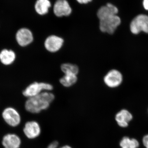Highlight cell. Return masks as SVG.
I'll use <instances>...</instances> for the list:
<instances>
[{"mask_svg":"<svg viewBox=\"0 0 148 148\" xmlns=\"http://www.w3.org/2000/svg\"><path fill=\"white\" fill-rule=\"evenodd\" d=\"M55 96L50 91H44L32 98H27L25 103L26 110L32 114L39 113L48 108Z\"/></svg>","mask_w":148,"mask_h":148,"instance_id":"cell-1","label":"cell"},{"mask_svg":"<svg viewBox=\"0 0 148 148\" xmlns=\"http://www.w3.org/2000/svg\"><path fill=\"white\" fill-rule=\"evenodd\" d=\"M53 89L52 85L48 83L35 82L30 84L22 91V94L27 98H32L44 91H50Z\"/></svg>","mask_w":148,"mask_h":148,"instance_id":"cell-2","label":"cell"},{"mask_svg":"<svg viewBox=\"0 0 148 148\" xmlns=\"http://www.w3.org/2000/svg\"><path fill=\"white\" fill-rule=\"evenodd\" d=\"M15 39L19 47L24 48L31 45L34 42V38L33 32L30 29L22 27L15 33Z\"/></svg>","mask_w":148,"mask_h":148,"instance_id":"cell-3","label":"cell"},{"mask_svg":"<svg viewBox=\"0 0 148 148\" xmlns=\"http://www.w3.org/2000/svg\"><path fill=\"white\" fill-rule=\"evenodd\" d=\"M121 23V19L118 15H114L99 21V29L103 33L112 34Z\"/></svg>","mask_w":148,"mask_h":148,"instance_id":"cell-4","label":"cell"},{"mask_svg":"<svg viewBox=\"0 0 148 148\" xmlns=\"http://www.w3.org/2000/svg\"><path fill=\"white\" fill-rule=\"evenodd\" d=\"M130 30L134 34H138L141 32L148 34V15L139 14L135 16L130 23Z\"/></svg>","mask_w":148,"mask_h":148,"instance_id":"cell-5","label":"cell"},{"mask_svg":"<svg viewBox=\"0 0 148 148\" xmlns=\"http://www.w3.org/2000/svg\"><path fill=\"white\" fill-rule=\"evenodd\" d=\"M2 116L4 121L11 127H16L21 123L20 114L16 109L12 107H8L5 109L2 114Z\"/></svg>","mask_w":148,"mask_h":148,"instance_id":"cell-6","label":"cell"},{"mask_svg":"<svg viewBox=\"0 0 148 148\" xmlns=\"http://www.w3.org/2000/svg\"><path fill=\"white\" fill-rule=\"evenodd\" d=\"M64 44V40L62 38L56 35H51L46 38L44 47L49 52L55 53L61 49Z\"/></svg>","mask_w":148,"mask_h":148,"instance_id":"cell-7","label":"cell"},{"mask_svg":"<svg viewBox=\"0 0 148 148\" xmlns=\"http://www.w3.org/2000/svg\"><path fill=\"white\" fill-rule=\"evenodd\" d=\"M53 12L58 17L69 16L72 12V9L67 0H56L53 7Z\"/></svg>","mask_w":148,"mask_h":148,"instance_id":"cell-8","label":"cell"},{"mask_svg":"<svg viewBox=\"0 0 148 148\" xmlns=\"http://www.w3.org/2000/svg\"><path fill=\"white\" fill-rule=\"evenodd\" d=\"M123 81L121 73L116 70H112L104 77V82L108 87L114 88L119 86Z\"/></svg>","mask_w":148,"mask_h":148,"instance_id":"cell-9","label":"cell"},{"mask_svg":"<svg viewBox=\"0 0 148 148\" xmlns=\"http://www.w3.org/2000/svg\"><path fill=\"white\" fill-rule=\"evenodd\" d=\"M119 9L116 6L111 3H108L99 8L97 11V16L100 21L117 15Z\"/></svg>","mask_w":148,"mask_h":148,"instance_id":"cell-10","label":"cell"},{"mask_svg":"<svg viewBox=\"0 0 148 148\" xmlns=\"http://www.w3.org/2000/svg\"><path fill=\"white\" fill-rule=\"evenodd\" d=\"M23 131L27 138L30 139H35L40 134V126L37 121H28L24 125Z\"/></svg>","mask_w":148,"mask_h":148,"instance_id":"cell-11","label":"cell"},{"mask_svg":"<svg viewBox=\"0 0 148 148\" xmlns=\"http://www.w3.org/2000/svg\"><path fill=\"white\" fill-rule=\"evenodd\" d=\"M16 59V52L12 49L4 48L0 51V63L3 66L12 65Z\"/></svg>","mask_w":148,"mask_h":148,"instance_id":"cell-12","label":"cell"},{"mask_svg":"<svg viewBox=\"0 0 148 148\" xmlns=\"http://www.w3.org/2000/svg\"><path fill=\"white\" fill-rule=\"evenodd\" d=\"M2 144L4 148H19L21 140L16 134L9 133L3 137Z\"/></svg>","mask_w":148,"mask_h":148,"instance_id":"cell-13","label":"cell"},{"mask_svg":"<svg viewBox=\"0 0 148 148\" xmlns=\"http://www.w3.org/2000/svg\"><path fill=\"white\" fill-rule=\"evenodd\" d=\"M132 119L131 114L126 110H122L117 113L116 121L120 127H125L128 126V123Z\"/></svg>","mask_w":148,"mask_h":148,"instance_id":"cell-14","label":"cell"},{"mask_svg":"<svg viewBox=\"0 0 148 148\" xmlns=\"http://www.w3.org/2000/svg\"><path fill=\"white\" fill-rule=\"evenodd\" d=\"M51 7L49 0H37L35 5V9L39 15H45L49 12Z\"/></svg>","mask_w":148,"mask_h":148,"instance_id":"cell-15","label":"cell"},{"mask_svg":"<svg viewBox=\"0 0 148 148\" xmlns=\"http://www.w3.org/2000/svg\"><path fill=\"white\" fill-rule=\"evenodd\" d=\"M77 81V75L74 74H64L60 79V82L63 86L70 87L75 84Z\"/></svg>","mask_w":148,"mask_h":148,"instance_id":"cell-16","label":"cell"},{"mask_svg":"<svg viewBox=\"0 0 148 148\" xmlns=\"http://www.w3.org/2000/svg\"><path fill=\"white\" fill-rule=\"evenodd\" d=\"M120 146L121 148H137L139 147V143L136 139L125 137L121 141Z\"/></svg>","mask_w":148,"mask_h":148,"instance_id":"cell-17","label":"cell"},{"mask_svg":"<svg viewBox=\"0 0 148 148\" xmlns=\"http://www.w3.org/2000/svg\"><path fill=\"white\" fill-rule=\"evenodd\" d=\"M61 69L64 74H74L77 75L79 71V69L77 65L70 63L62 64L61 66Z\"/></svg>","mask_w":148,"mask_h":148,"instance_id":"cell-18","label":"cell"},{"mask_svg":"<svg viewBox=\"0 0 148 148\" xmlns=\"http://www.w3.org/2000/svg\"><path fill=\"white\" fill-rule=\"evenodd\" d=\"M58 143L57 141H54L49 145L47 148H57L58 147Z\"/></svg>","mask_w":148,"mask_h":148,"instance_id":"cell-19","label":"cell"},{"mask_svg":"<svg viewBox=\"0 0 148 148\" xmlns=\"http://www.w3.org/2000/svg\"><path fill=\"white\" fill-rule=\"evenodd\" d=\"M143 143L146 148H148V135H146L143 138Z\"/></svg>","mask_w":148,"mask_h":148,"instance_id":"cell-20","label":"cell"},{"mask_svg":"<svg viewBox=\"0 0 148 148\" xmlns=\"http://www.w3.org/2000/svg\"><path fill=\"white\" fill-rule=\"evenodd\" d=\"M76 1L79 3L81 4H86L91 2L92 0H76Z\"/></svg>","mask_w":148,"mask_h":148,"instance_id":"cell-21","label":"cell"},{"mask_svg":"<svg viewBox=\"0 0 148 148\" xmlns=\"http://www.w3.org/2000/svg\"><path fill=\"white\" fill-rule=\"evenodd\" d=\"M143 5L146 10L148 11V0H143Z\"/></svg>","mask_w":148,"mask_h":148,"instance_id":"cell-22","label":"cell"},{"mask_svg":"<svg viewBox=\"0 0 148 148\" xmlns=\"http://www.w3.org/2000/svg\"><path fill=\"white\" fill-rule=\"evenodd\" d=\"M59 148H72L71 147H70V146L69 145H64V146H62V147H61Z\"/></svg>","mask_w":148,"mask_h":148,"instance_id":"cell-23","label":"cell"}]
</instances>
